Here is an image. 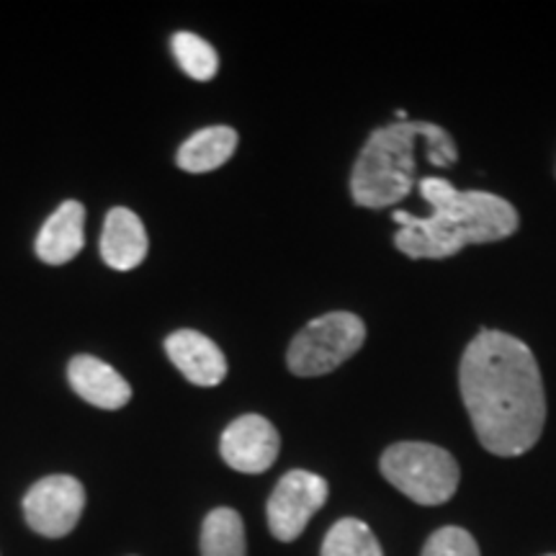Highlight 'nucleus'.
<instances>
[{
	"label": "nucleus",
	"mask_w": 556,
	"mask_h": 556,
	"mask_svg": "<svg viewBox=\"0 0 556 556\" xmlns=\"http://www.w3.org/2000/svg\"><path fill=\"white\" fill-rule=\"evenodd\" d=\"M366 325L351 312H330L296 332L287 364L296 377H323L345 364L364 345Z\"/></svg>",
	"instance_id": "5"
},
{
	"label": "nucleus",
	"mask_w": 556,
	"mask_h": 556,
	"mask_svg": "<svg viewBox=\"0 0 556 556\" xmlns=\"http://www.w3.org/2000/svg\"><path fill=\"white\" fill-rule=\"evenodd\" d=\"M278 448H281V438L276 428L270 426L266 417L261 415H242L222 433V458L235 471H245V475H261L274 467Z\"/></svg>",
	"instance_id": "8"
},
{
	"label": "nucleus",
	"mask_w": 556,
	"mask_h": 556,
	"mask_svg": "<svg viewBox=\"0 0 556 556\" xmlns=\"http://www.w3.org/2000/svg\"><path fill=\"white\" fill-rule=\"evenodd\" d=\"M422 556H479V546L469 531L458 526H446L426 541Z\"/></svg>",
	"instance_id": "17"
},
{
	"label": "nucleus",
	"mask_w": 556,
	"mask_h": 556,
	"mask_svg": "<svg viewBox=\"0 0 556 556\" xmlns=\"http://www.w3.org/2000/svg\"><path fill=\"white\" fill-rule=\"evenodd\" d=\"M238 148V131L229 127L201 129L191 139H186L178 150V165L186 173L217 170L232 157Z\"/></svg>",
	"instance_id": "13"
},
{
	"label": "nucleus",
	"mask_w": 556,
	"mask_h": 556,
	"mask_svg": "<svg viewBox=\"0 0 556 556\" xmlns=\"http://www.w3.org/2000/svg\"><path fill=\"white\" fill-rule=\"evenodd\" d=\"M201 556H248L245 526L238 510L217 507L201 526Z\"/></svg>",
	"instance_id": "14"
},
{
	"label": "nucleus",
	"mask_w": 556,
	"mask_h": 556,
	"mask_svg": "<svg viewBox=\"0 0 556 556\" xmlns=\"http://www.w3.org/2000/svg\"><path fill=\"white\" fill-rule=\"evenodd\" d=\"M67 379L83 400L101 409H119L131 400L127 379L101 358L75 356L67 366Z\"/></svg>",
	"instance_id": "10"
},
{
	"label": "nucleus",
	"mask_w": 556,
	"mask_h": 556,
	"mask_svg": "<svg viewBox=\"0 0 556 556\" xmlns=\"http://www.w3.org/2000/svg\"><path fill=\"white\" fill-rule=\"evenodd\" d=\"M170 47L178 65L184 67V73L191 75L193 80H212L214 75H217L219 58L206 39H201L191 31H178L176 37H173Z\"/></svg>",
	"instance_id": "16"
},
{
	"label": "nucleus",
	"mask_w": 556,
	"mask_h": 556,
	"mask_svg": "<svg viewBox=\"0 0 556 556\" xmlns=\"http://www.w3.org/2000/svg\"><path fill=\"white\" fill-rule=\"evenodd\" d=\"M420 197L433 206L428 217L394 212L400 225L397 245L407 258H451L467 245L510 238L520 219L516 206L486 191H458L443 178L420 180Z\"/></svg>",
	"instance_id": "2"
},
{
	"label": "nucleus",
	"mask_w": 556,
	"mask_h": 556,
	"mask_svg": "<svg viewBox=\"0 0 556 556\" xmlns=\"http://www.w3.org/2000/svg\"><path fill=\"white\" fill-rule=\"evenodd\" d=\"M148 255V232L131 208H111L101 235V258L116 270H131Z\"/></svg>",
	"instance_id": "11"
},
{
	"label": "nucleus",
	"mask_w": 556,
	"mask_h": 556,
	"mask_svg": "<svg viewBox=\"0 0 556 556\" xmlns=\"http://www.w3.org/2000/svg\"><path fill=\"white\" fill-rule=\"evenodd\" d=\"M83 222H86V208L80 201H65L41 227L37 238L39 258L50 266H62V263L73 261L86 242Z\"/></svg>",
	"instance_id": "12"
},
{
	"label": "nucleus",
	"mask_w": 556,
	"mask_h": 556,
	"mask_svg": "<svg viewBox=\"0 0 556 556\" xmlns=\"http://www.w3.org/2000/svg\"><path fill=\"white\" fill-rule=\"evenodd\" d=\"M426 139L428 160L435 168H451L458 160L454 139L430 122H394L366 139L353 165L351 193L358 206L384 208L397 204L415 184V142Z\"/></svg>",
	"instance_id": "3"
},
{
	"label": "nucleus",
	"mask_w": 556,
	"mask_h": 556,
	"mask_svg": "<svg viewBox=\"0 0 556 556\" xmlns=\"http://www.w3.org/2000/svg\"><path fill=\"white\" fill-rule=\"evenodd\" d=\"M86 507V490L75 477L54 475L39 479L26 492L24 516L39 536L62 539L78 526Z\"/></svg>",
	"instance_id": "7"
},
{
	"label": "nucleus",
	"mask_w": 556,
	"mask_h": 556,
	"mask_svg": "<svg viewBox=\"0 0 556 556\" xmlns=\"http://www.w3.org/2000/svg\"><path fill=\"white\" fill-rule=\"evenodd\" d=\"M458 387L479 443L495 456H520L536 446L546 422L544 381L523 340L479 330L462 356Z\"/></svg>",
	"instance_id": "1"
},
{
	"label": "nucleus",
	"mask_w": 556,
	"mask_h": 556,
	"mask_svg": "<svg viewBox=\"0 0 556 556\" xmlns=\"http://www.w3.org/2000/svg\"><path fill=\"white\" fill-rule=\"evenodd\" d=\"M165 351L180 374L197 387H217L227 377V358L214 340L197 330H178L165 340Z\"/></svg>",
	"instance_id": "9"
},
{
	"label": "nucleus",
	"mask_w": 556,
	"mask_h": 556,
	"mask_svg": "<svg viewBox=\"0 0 556 556\" xmlns=\"http://www.w3.org/2000/svg\"><path fill=\"white\" fill-rule=\"evenodd\" d=\"M330 486L319 475L294 469L281 477L266 505L268 528L278 541H294L302 536L312 516L328 503Z\"/></svg>",
	"instance_id": "6"
},
{
	"label": "nucleus",
	"mask_w": 556,
	"mask_h": 556,
	"mask_svg": "<svg viewBox=\"0 0 556 556\" xmlns=\"http://www.w3.org/2000/svg\"><path fill=\"white\" fill-rule=\"evenodd\" d=\"M546 556H556V554H546Z\"/></svg>",
	"instance_id": "18"
},
{
	"label": "nucleus",
	"mask_w": 556,
	"mask_h": 556,
	"mask_svg": "<svg viewBox=\"0 0 556 556\" xmlns=\"http://www.w3.org/2000/svg\"><path fill=\"white\" fill-rule=\"evenodd\" d=\"M381 475L417 505H443L458 490V464L433 443H394L381 456Z\"/></svg>",
	"instance_id": "4"
},
{
	"label": "nucleus",
	"mask_w": 556,
	"mask_h": 556,
	"mask_svg": "<svg viewBox=\"0 0 556 556\" xmlns=\"http://www.w3.org/2000/svg\"><path fill=\"white\" fill-rule=\"evenodd\" d=\"M323 556H384V552L364 520L343 518L325 536Z\"/></svg>",
	"instance_id": "15"
}]
</instances>
